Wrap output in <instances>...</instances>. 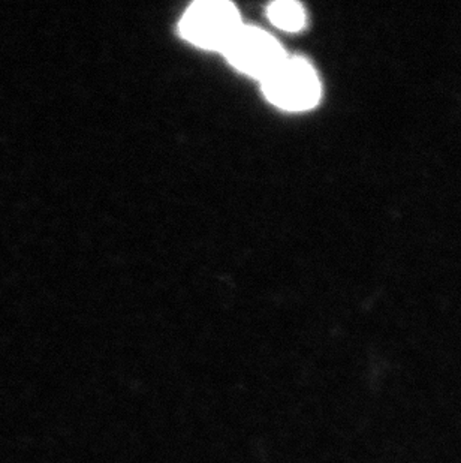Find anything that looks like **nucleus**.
I'll use <instances>...</instances> for the list:
<instances>
[{
    "instance_id": "7ed1b4c3",
    "label": "nucleus",
    "mask_w": 461,
    "mask_h": 463,
    "mask_svg": "<svg viewBox=\"0 0 461 463\" xmlns=\"http://www.w3.org/2000/svg\"><path fill=\"white\" fill-rule=\"evenodd\" d=\"M222 52L237 70L259 80L266 79L285 59L278 41L255 27H240Z\"/></svg>"
},
{
    "instance_id": "f03ea898",
    "label": "nucleus",
    "mask_w": 461,
    "mask_h": 463,
    "mask_svg": "<svg viewBox=\"0 0 461 463\" xmlns=\"http://www.w3.org/2000/svg\"><path fill=\"white\" fill-rule=\"evenodd\" d=\"M241 27L239 11L228 2H198L187 9L180 31L186 40L204 49L223 50Z\"/></svg>"
},
{
    "instance_id": "20e7f679",
    "label": "nucleus",
    "mask_w": 461,
    "mask_h": 463,
    "mask_svg": "<svg viewBox=\"0 0 461 463\" xmlns=\"http://www.w3.org/2000/svg\"><path fill=\"white\" fill-rule=\"evenodd\" d=\"M268 18L278 29L287 32H298L305 27L306 15L303 6L296 2L285 0L276 2L268 8Z\"/></svg>"
},
{
    "instance_id": "f257e3e1",
    "label": "nucleus",
    "mask_w": 461,
    "mask_h": 463,
    "mask_svg": "<svg viewBox=\"0 0 461 463\" xmlns=\"http://www.w3.org/2000/svg\"><path fill=\"white\" fill-rule=\"evenodd\" d=\"M267 99L280 109L300 111L312 109L321 97V84L314 68L300 57H285L262 80Z\"/></svg>"
}]
</instances>
